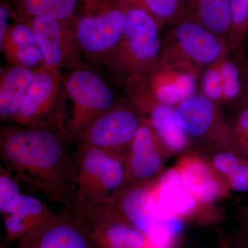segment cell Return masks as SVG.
<instances>
[{"mask_svg": "<svg viewBox=\"0 0 248 248\" xmlns=\"http://www.w3.org/2000/svg\"><path fill=\"white\" fill-rule=\"evenodd\" d=\"M63 132L53 127L9 126L0 130V156L19 182L51 202L74 208L78 171Z\"/></svg>", "mask_w": 248, "mask_h": 248, "instance_id": "cell-1", "label": "cell"}, {"mask_svg": "<svg viewBox=\"0 0 248 248\" xmlns=\"http://www.w3.org/2000/svg\"><path fill=\"white\" fill-rule=\"evenodd\" d=\"M125 14L122 38L100 64L120 86L132 77L144 73L159 60L162 26L149 14L119 0Z\"/></svg>", "mask_w": 248, "mask_h": 248, "instance_id": "cell-2", "label": "cell"}, {"mask_svg": "<svg viewBox=\"0 0 248 248\" xmlns=\"http://www.w3.org/2000/svg\"><path fill=\"white\" fill-rule=\"evenodd\" d=\"M78 193L74 210L84 220L109 211L125 184V156L77 144Z\"/></svg>", "mask_w": 248, "mask_h": 248, "instance_id": "cell-3", "label": "cell"}, {"mask_svg": "<svg viewBox=\"0 0 248 248\" xmlns=\"http://www.w3.org/2000/svg\"><path fill=\"white\" fill-rule=\"evenodd\" d=\"M61 94L63 108L66 104L71 107L65 130L73 143L94 118L119 99L100 73L86 64L67 72Z\"/></svg>", "mask_w": 248, "mask_h": 248, "instance_id": "cell-4", "label": "cell"}, {"mask_svg": "<svg viewBox=\"0 0 248 248\" xmlns=\"http://www.w3.org/2000/svg\"><path fill=\"white\" fill-rule=\"evenodd\" d=\"M69 24L84 58L101 63L122 38L125 14L119 0H82Z\"/></svg>", "mask_w": 248, "mask_h": 248, "instance_id": "cell-5", "label": "cell"}, {"mask_svg": "<svg viewBox=\"0 0 248 248\" xmlns=\"http://www.w3.org/2000/svg\"><path fill=\"white\" fill-rule=\"evenodd\" d=\"M152 209L160 223L177 218L184 223L217 226L226 217L224 209L217 204L197 200L186 188L174 166L164 170L155 181Z\"/></svg>", "mask_w": 248, "mask_h": 248, "instance_id": "cell-6", "label": "cell"}, {"mask_svg": "<svg viewBox=\"0 0 248 248\" xmlns=\"http://www.w3.org/2000/svg\"><path fill=\"white\" fill-rule=\"evenodd\" d=\"M169 26L159 58L189 62L203 71L231 52L224 38L192 18L183 17Z\"/></svg>", "mask_w": 248, "mask_h": 248, "instance_id": "cell-7", "label": "cell"}, {"mask_svg": "<svg viewBox=\"0 0 248 248\" xmlns=\"http://www.w3.org/2000/svg\"><path fill=\"white\" fill-rule=\"evenodd\" d=\"M202 73L189 62L159 58L155 66L129 78L123 85H131L156 102L176 107L197 93Z\"/></svg>", "mask_w": 248, "mask_h": 248, "instance_id": "cell-8", "label": "cell"}, {"mask_svg": "<svg viewBox=\"0 0 248 248\" xmlns=\"http://www.w3.org/2000/svg\"><path fill=\"white\" fill-rule=\"evenodd\" d=\"M63 78V71L53 67L45 65L36 70L29 91L13 120L26 126L53 127L66 135V114L61 99Z\"/></svg>", "mask_w": 248, "mask_h": 248, "instance_id": "cell-9", "label": "cell"}, {"mask_svg": "<svg viewBox=\"0 0 248 248\" xmlns=\"http://www.w3.org/2000/svg\"><path fill=\"white\" fill-rule=\"evenodd\" d=\"M144 116L126 98L92 121L75 143L126 156Z\"/></svg>", "mask_w": 248, "mask_h": 248, "instance_id": "cell-10", "label": "cell"}, {"mask_svg": "<svg viewBox=\"0 0 248 248\" xmlns=\"http://www.w3.org/2000/svg\"><path fill=\"white\" fill-rule=\"evenodd\" d=\"M174 111L196 149L205 152L236 146L229 122L218 103L197 93L180 103Z\"/></svg>", "mask_w": 248, "mask_h": 248, "instance_id": "cell-11", "label": "cell"}, {"mask_svg": "<svg viewBox=\"0 0 248 248\" xmlns=\"http://www.w3.org/2000/svg\"><path fill=\"white\" fill-rule=\"evenodd\" d=\"M123 89L125 98L151 124L167 158L195 149L193 142L176 118L175 107L156 102L147 93L130 85Z\"/></svg>", "mask_w": 248, "mask_h": 248, "instance_id": "cell-12", "label": "cell"}, {"mask_svg": "<svg viewBox=\"0 0 248 248\" xmlns=\"http://www.w3.org/2000/svg\"><path fill=\"white\" fill-rule=\"evenodd\" d=\"M16 248H97L73 209L54 214L19 240Z\"/></svg>", "mask_w": 248, "mask_h": 248, "instance_id": "cell-13", "label": "cell"}, {"mask_svg": "<svg viewBox=\"0 0 248 248\" xmlns=\"http://www.w3.org/2000/svg\"><path fill=\"white\" fill-rule=\"evenodd\" d=\"M25 18L35 33L46 66L68 71L86 64L69 23L46 17Z\"/></svg>", "mask_w": 248, "mask_h": 248, "instance_id": "cell-14", "label": "cell"}, {"mask_svg": "<svg viewBox=\"0 0 248 248\" xmlns=\"http://www.w3.org/2000/svg\"><path fill=\"white\" fill-rule=\"evenodd\" d=\"M156 179L124 186L113 201L112 211L121 219L148 236H156L167 231L180 233L170 223H159L153 215L152 197Z\"/></svg>", "mask_w": 248, "mask_h": 248, "instance_id": "cell-15", "label": "cell"}, {"mask_svg": "<svg viewBox=\"0 0 248 248\" xmlns=\"http://www.w3.org/2000/svg\"><path fill=\"white\" fill-rule=\"evenodd\" d=\"M174 167L183 184L197 200L216 204L229 196V186L202 151L193 149L180 156Z\"/></svg>", "mask_w": 248, "mask_h": 248, "instance_id": "cell-16", "label": "cell"}, {"mask_svg": "<svg viewBox=\"0 0 248 248\" xmlns=\"http://www.w3.org/2000/svg\"><path fill=\"white\" fill-rule=\"evenodd\" d=\"M166 158L159 139L144 117L125 156V186L157 179L165 170Z\"/></svg>", "mask_w": 248, "mask_h": 248, "instance_id": "cell-17", "label": "cell"}, {"mask_svg": "<svg viewBox=\"0 0 248 248\" xmlns=\"http://www.w3.org/2000/svg\"><path fill=\"white\" fill-rule=\"evenodd\" d=\"M83 221L97 248H170L121 219L112 210Z\"/></svg>", "mask_w": 248, "mask_h": 248, "instance_id": "cell-18", "label": "cell"}, {"mask_svg": "<svg viewBox=\"0 0 248 248\" xmlns=\"http://www.w3.org/2000/svg\"><path fill=\"white\" fill-rule=\"evenodd\" d=\"M14 22L0 43V50L10 66L39 69L45 66L43 54L27 19L16 12Z\"/></svg>", "mask_w": 248, "mask_h": 248, "instance_id": "cell-19", "label": "cell"}, {"mask_svg": "<svg viewBox=\"0 0 248 248\" xmlns=\"http://www.w3.org/2000/svg\"><path fill=\"white\" fill-rule=\"evenodd\" d=\"M54 213L46 204L32 197L21 193L1 213L6 242L22 239L29 231Z\"/></svg>", "mask_w": 248, "mask_h": 248, "instance_id": "cell-20", "label": "cell"}, {"mask_svg": "<svg viewBox=\"0 0 248 248\" xmlns=\"http://www.w3.org/2000/svg\"><path fill=\"white\" fill-rule=\"evenodd\" d=\"M35 70L9 66L0 74V118L14 120L35 76Z\"/></svg>", "mask_w": 248, "mask_h": 248, "instance_id": "cell-21", "label": "cell"}, {"mask_svg": "<svg viewBox=\"0 0 248 248\" xmlns=\"http://www.w3.org/2000/svg\"><path fill=\"white\" fill-rule=\"evenodd\" d=\"M209 153L205 157L226 181L231 190L248 192V156L237 147H223Z\"/></svg>", "mask_w": 248, "mask_h": 248, "instance_id": "cell-22", "label": "cell"}, {"mask_svg": "<svg viewBox=\"0 0 248 248\" xmlns=\"http://www.w3.org/2000/svg\"><path fill=\"white\" fill-rule=\"evenodd\" d=\"M192 18L226 40L231 25V0H182Z\"/></svg>", "mask_w": 248, "mask_h": 248, "instance_id": "cell-23", "label": "cell"}, {"mask_svg": "<svg viewBox=\"0 0 248 248\" xmlns=\"http://www.w3.org/2000/svg\"><path fill=\"white\" fill-rule=\"evenodd\" d=\"M19 16L46 17L70 23L82 0H6Z\"/></svg>", "mask_w": 248, "mask_h": 248, "instance_id": "cell-24", "label": "cell"}, {"mask_svg": "<svg viewBox=\"0 0 248 248\" xmlns=\"http://www.w3.org/2000/svg\"><path fill=\"white\" fill-rule=\"evenodd\" d=\"M248 38V0H231V25L226 41L231 55L239 66L247 62L246 42Z\"/></svg>", "mask_w": 248, "mask_h": 248, "instance_id": "cell-25", "label": "cell"}, {"mask_svg": "<svg viewBox=\"0 0 248 248\" xmlns=\"http://www.w3.org/2000/svg\"><path fill=\"white\" fill-rule=\"evenodd\" d=\"M132 6L146 11L162 27L186 17L182 0H124Z\"/></svg>", "mask_w": 248, "mask_h": 248, "instance_id": "cell-26", "label": "cell"}, {"mask_svg": "<svg viewBox=\"0 0 248 248\" xmlns=\"http://www.w3.org/2000/svg\"><path fill=\"white\" fill-rule=\"evenodd\" d=\"M222 84V103L237 100L242 89L241 67L232 58L231 52L220 59Z\"/></svg>", "mask_w": 248, "mask_h": 248, "instance_id": "cell-27", "label": "cell"}, {"mask_svg": "<svg viewBox=\"0 0 248 248\" xmlns=\"http://www.w3.org/2000/svg\"><path fill=\"white\" fill-rule=\"evenodd\" d=\"M200 93L213 102L221 104L222 84L220 60L204 68L200 79Z\"/></svg>", "mask_w": 248, "mask_h": 248, "instance_id": "cell-28", "label": "cell"}, {"mask_svg": "<svg viewBox=\"0 0 248 248\" xmlns=\"http://www.w3.org/2000/svg\"><path fill=\"white\" fill-rule=\"evenodd\" d=\"M19 182L6 168L0 167V213L20 195Z\"/></svg>", "mask_w": 248, "mask_h": 248, "instance_id": "cell-29", "label": "cell"}, {"mask_svg": "<svg viewBox=\"0 0 248 248\" xmlns=\"http://www.w3.org/2000/svg\"><path fill=\"white\" fill-rule=\"evenodd\" d=\"M216 232L218 248H248V226L232 232L218 227Z\"/></svg>", "mask_w": 248, "mask_h": 248, "instance_id": "cell-30", "label": "cell"}, {"mask_svg": "<svg viewBox=\"0 0 248 248\" xmlns=\"http://www.w3.org/2000/svg\"><path fill=\"white\" fill-rule=\"evenodd\" d=\"M229 122L235 143L248 140V108L240 109Z\"/></svg>", "mask_w": 248, "mask_h": 248, "instance_id": "cell-31", "label": "cell"}, {"mask_svg": "<svg viewBox=\"0 0 248 248\" xmlns=\"http://www.w3.org/2000/svg\"><path fill=\"white\" fill-rule=\"evenodd\" d=\"M241 78H242V89L238 98L240 108H248V62L241 67Z\"/></svg>", "mask_w": 248, "mask_h": 248, "instance_id": "cell-32", "label": "cell"}, {"mask_svg": "<svg viewBox=\"0 0 248 248\" xmlns=\"http://www.w3.org/2000/svg\"><path fill=\"white\" fill-rule=\"evenodd\" d=\"M240 215H241L242 226H248V204L246 206L240 209Z\"/></svg>", "mask_w": 248, "mask_h": 248, "instance_id": "cell-33", "label": "cell"}, {"mask_svg": "<svg viewBox=\"0 0 248 248\" xmlns=\"http://www.w3.org/2000/svg\"><path fill=\"white\" fill-rule=\"evenodd\" d=\"M236 146L243 154L248 156V140L236 143Z\"/></svg>", "mask_w": 248, "mask_h": 248, "instance_id": "cell-34", "label": "cell"}]
</instances>
